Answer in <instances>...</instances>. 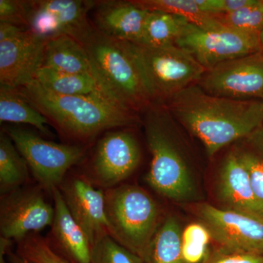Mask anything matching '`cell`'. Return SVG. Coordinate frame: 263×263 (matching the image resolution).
Masks as SVG:
<instances>
[{
  "mask_svg": "<svg viewBox=\"0 0 263 263\" xmlns=\"http://www.w3.org/2000/svg\"><path fill=\"white\" fill-rule=\"evenodd\" d=\"M171 117L198 138L209 157L263 125V101L208 94L197 84L162 104Z\"/></svg>",
  "mask_w": 263,
  "mask_h": 263,
  "instance_id": "cell-1",
  "label": "cell"
},
{
  "mask_svg": "<svg viewBox=\"0 0 263 263\" xmlns=\"http://www.w3.org/2000/svg\"><path fill=\"white\" fill-rule=\"evenodd\" d=\"M16 89L62 136L76 143H90L102 133L139 122L137 114L107 97L58 95L35 80Z\"/></svg>",
  "mask_w": 263,
  "mask_h": 263,
  "instance_id": "cell-2",
  "label": "cell"
},
{
  "mask_svg": "<svg viewBox=\"0 0 263 263\" xmlns=\"http://www.w3.org/2000/svg\"><path fill=\"white\" fill-rule=\"evenodd\" d=\"M82 43L102 87L123 108L138 114L154 102L147 89L136 45L93 29Z\"/></svg>",
  "mask_w": 263,
  "mask_h": 263,
  "instance_id": "cell-3",
  "label": "cell"
},
{
  "mask_svg": "<svg viewBox=\"0 0 263 263\" xmlns=\"http://www.w3.org/2000/svg\"><path fill=\"white\" fill-rule=\"evenodd\" d=\"M171 118L162 104L155 103L147 109L144 126L152 162L146 180L162 196L174 201H186L195 195V186L175 140Z\"/></svg>",
  "mask_w": 263,
  "mask_h": 263,
  "instance_id": "cell-4",
  "label": "cell"
},
{
  "mask_svg": "<svg viewBox=\"0 0 263 263\" xmlns=\"http://www.w3.org/2000/svg\"><path fill=\"white\" fill-rule=\"evenodd\" d=\"M104 193L108 235L148 263L162 221L158 204L136 185L121 184Z\"/></svg>",
  "mask_w": 263,
  "mask_h": 263,
  "instance_id": "cell-5",
  "label": "cell"
},
{
  "mask_svg": "<svg viewBox=\"0 0 263 263\" xmlns=\"http://www.w3.org/2000/svg\"><path fill=\"white\" fill-rule=\"evenodd\" d=\"M147 89L154 103L164 104L182 90L198 84L205 70L176 45L149 48L136 45Z\"/></svg>",
  "mask_w": 263,
  "mask_h": 263,
  "instance_id": "cell-6",
  "label": "cell"
},
{
  "mask_svg": "<svg viewBox=\"0 0 263 263\" xmlns=\"http://www.w3.org/2000/svg\"><path fill=\"white\" fill-rule=\"evenodd\" d=\"M9 136L28 164L38 185L51 193L63 182L69 170L82 160L84 147L45 139L37 133L18 127H6Z\"/></svg>",
  "mask_w": 263,
  "mask_h": 263,
  "instance_id": "cell-7",
  "label": "cell"
},
{
  "mask_svg": "<svg viewBox=\"0 0 263 263\" xmlns=\"http://www.w3.org/2000/svg\"><path fill=\"white\" fill-rule=\"evenodd\" d=\"M176 45L188 51L206 70L262 51L260 34L240 32L220 22L212 28H200L189 23Z\"/></svg>",
  "mask_w": 263,
  "mask_h": 263,
  "instance_id": "cell-8",
  "label": "cell"
},
{
  "mask_svg": "<svg viewBox=\"0 0 263 263\" xmlns=\"http://www.w3.org/2000/svg\"><path fill=\"white\" fill-rule=\"evenodd\" d=\"M96 3L92 0L25 1L27 28L44 41L69 36L81 43L94 29L89 14Z\"/></svg>",
  "mask_w": 263,
  "mask_h": 263,
  "instance_id": "cell-9",
  "label": "cell"
},
{
  "mask_svg": "<svg viewBox=\"0 0 263 263\" xmlns=\"http://www.w3.org/2000/svg\"><path fill=\"white\" fill-rule=\"evenodd\" d=\"M141 160V146L127 128L106 132L95 146L86 177L103 190L116 187L136 171Z\"/></svg>",
  "mask_w": 263,
  "mask_h": 263,
  "instance_id": "cell-10",
  "label": "cell"
},
{
  "mask_svg": "<svg viewBox=\"0 0 263 263\" xmlns=\"http://www.w3.org/2000/svg\"><path fill=\"white\" fill-rule=\"evenodd\" d=\"M41 186H22L1 195V238L20 242L26 237L51 226L54 207Z\"/></svg>",
  "mask_w": 263,
  "mask_h": 263,
  "instance_id": "cell-11",
  "label": "cell"
},
{
  "mask_svg": "<svg viewBox=\"0 0 263 263\" xmlns=\"http://www.w3.org/2000/svg\"><path fill=\"white\" fill-rule=\"evenodd\" d=\"M187 209L209 228L218 246L263 254V220L209 203L191 204Z\"/></svg>",
  "mask_w": 263,
  "mask_h": 263,
  "instance_id": "cell-12",
  "label": "cell"
},
{
  "mask_svg": "<svg viewBox=\"0 0 263 263\" xmlns=\"http://www.w3.org/2000/svg\"><path fill=\"white\" fill-rule=\"evenodd\" d=\"M208 94L238 100L263 98V51L238 57L206 70L197 84Z\"/></svg>",
  "mask_w": 263,
  "mask_h": 263,
  "instance_id": "cell-13",
  "label": "cell"
},
{
  "mask_svg": "<svg viewBox=\"0 0 263 263\" xmlns=\"http://www.w3.org/2000/svg\"><path fill=\"white\" fill-rule=\"evenodd\" d=\"M59 189L69 212L84 230L91 247L108 235L103 190L95 187L85 176L65 179Z\"/></svg>",
  "mask_w": 263,
  "mask_h": 263,
  "instance_id": "cell-14",
  "label": "cell"
},
{
  "mask_svg": "<svg viewBox=\"0 0 263 263\" xmlns=\"http://www.w3.org/2000/svg\"><path fill=\"white\" fill-rule=\"evenodd\" d=\"M46 43L27 29L0 41V84L19 88L34 80L43 67Z\"/></svg>",
  "mask_w": 263,
  "mask_h": 263,
  "instance_id": "cell-15",
  "label": "cell"
},
{
  "mask_svg": "<svg viewBox=\"0 0 263 263\" xmlns=\"http://www.w3.org/2000/svg\"><path fill=\"white\" fill-rule=\"evenodd\" d=\"M93 27L103 35L139 46L148 11L130 1H97L92 10Z\"/></svg>",
  "mask_w": 263,
  "mask_h": 263,
  "instance_id": "cell-16",
  "label": "cell"
},
{
  "mask_svg": "<svg viewBox=\"0 0 263 263\" xmlns=\"http://www.w3.org/2000/svg\"><path fill=\"white\" fill-rule=\"evenodd\" d=\"M218 195L226 209L263 220V200L257 195L247 170L234 151H230L218 179Z\"/></svg>",
  "mask_w": 263,
  "mask_h": 263,
  "instance_id": "cell-17",
  "label": "cell"
},
{
  "mask_svg": "<svg viewBox=\"0 0 263 263\" xmlns=\"http://www.w3.org/2000/svg\"><path fill=\"white\" fill-rule=\"evenodd\" d=\"M54 207L51 237L64 254L74 263H91V245L84 230L73 219L60 192L51 193Z\"/></svg>",
  "mask_w": 263,
  "mask_h": 263,
  "instance_id": "cell-18",
  "label": "cell"
},
{
  "mask_svg": "<svg viewBox=\"0 0 263 263\" xmlns=\"http://www.w3.org/2000/svg\"><path fill=\"white\" fill-rule=\"evenodd\" d=\"M43 67L65 73L89 75L96 78L84 46L69 36H60L46 41Z\"/></svg>",
  "mask_w": 263,
  "mask_h": 263,
  "instance_id": "cell-19",
  "label": "cell"
},
{
  "mask_svg": "<svg viewBox=\"0 0 263 263\" xmlns=\"http://www.w3.org/2000/svg\"><path fill=\"white\" fill-rule=\"evenodd\" d=\"M0 122L29 124L43 136L51 138L49 121L16 88L0 86Z\"/></svg>",
  "mask_w": 263,
  "mask_h": 263,
  "instance_id": "cell-20",
  "label": "cell"
},
{
  "mask_svg": "<svg viewBox=\"0 0 263 263\" xmlns=\"http://www.w3.org/2000/svg\"><path fill=\"white\" fill-rule=\"evenodd\" d=\"M34 80L45 89L56 94L107 97L114 100L94 76L65 73L42 67L38 70Z\"/></svg>",
  "mask_w": 263,
  "mask_h": 263,
  "instance_id": "cell-21",
  "label": "cell"
},
{
  "mask_svg": "<svg viewBox=\"0 0 263 263\" xmlns=\"http://www.w3.org/2000/svg\"><path fill=\"white\" fill-rule=\"evenodd\" d=\"M28 164L3 129L0 133V193L22 187L29 178Z\"/></svg>",
  "mask_w": 263,
  "mask_h": 263,
  "instance_id": "cell-22",
  "label": "cell"
},
{
  "mask_svg": "<svg viewBox=\"0 0 263 263\" xmlns=\"http://www.w3.org/2000/svg\"><path fill=\"white\" fill-rule=\"evenodd\" d=\"M189 23L186 19L178 15L148 11L139 46L157 48L176 45Z\"/></svg>",
  "mask_w": 263,
  "mask_h": 263,
  "instance_id": "cell-23",
  "label": "cell"
},
{
  "mask_svg": "<svg viewBox=\"0 0 263 263\" xmlns=\"http://www.w3.org/2000/svg\"><path fill=\"white\" fill-rule=\"evenodd\" d=\"M182 230L177 218H164L152 242L148 263H185L181 252Z\"/></svg>",
  "mask_w": 263,
  "mask_h": 263,
  "instance_id": "cell-24",
  "label": "cell"
},
{
  "mask_svg": "<svg viewBox=\"0 0 263 263\" xmlns=\"http://www.w3.org/2000/svg\"><path fill=\"white\" fill-rule=\"evenodd\" d=\"M132 3L147 11H159L178 15L200 28H212L219 22L214 15L202 11L197 0H131Z\"/></svg>",
  "mask_w": 263,
  "mask_h": 263,
  "instance_id": "cell-25",
  "label": "cell"
},
{
  "mask_svg": "<svg viewBox=\"0 0 263 263\" xmlns=\"http://www.w3.org/2000/svg\"><path fill=\"white\" fill-rule=\"evenodd\" d=\"M238 141L233 150L247 170L256 193L263 200V125Z\"/></svg>",
  "mask_w": 263,
  "mask_h": 263,
  "instance_id": "cell-26",
  "label": "cell"
},
{
  "mask_svg": "<svg viewBox=\"0 0 263 263\" xmlns=\"http://www.w3.org/2000/svg\"><path fill=\"white\" fill-rule=\"evenodd\" d=\"M213 240L209 228L202 222L191 223L182 230L181 252L185 263H202Z\"/></svg>",
  "mask_w": 263,
  "mask_h": 263,
  "instance_id": "cell-27",
  "label": "cell"
},
{
  "mask_svg": "<svg viewBox=\"0 0 263 263\" xmlns=\"http://www.w3.org/2000/svg\"><path fill=\"white\" fill-rule=\"evenodd\" d=\"M214 16L218 22L230 28L260 34L263 30V0H254L252 4L233 13Z\"/></svg>",
  "mask_w": 263,
  "mask_h": 263,
  "instance_id": "cell-28",
  "label": "cell"
},
{
  "mask_svg": "<svg viewBox=\"0 0 263 263\" xmlns=\"http://www.w3.org/2000/svg\"><path fill=\"white\" fill-rule=\"evenodd\" d=\"M91 263L146 262L107 235L91 247Z\"/></svg>",
  "mask_w": 263,
  "mask_h": 263,
  "instance_id": "cell-29",
  "label": "cell"
},
{
  "mask_svg": "<svg viewBox=\"0 0 263 263\" xmlns=\"http://www.w3.org/2000/svg\"><path fill=\"white\" fill-rule=\"evenodd\" d=\"M17 253L34 263H70L57 254L49 242L38 233H33L18 242Z\"/></svg>",
  "mask_w": 263,
  "mask_h": 263,
  "instance_id": "cell-30",
  "label": "cell"
},
{
  "mask_svg": "<svg viewBox=\"0 0 263 263\" xmlns=\"http://www.w3.org/2000/svg\"><path fill=\"white\" fill-rule=\"evenodd\" d=\"M202 263H263V254L217 245L210 249Z\"/></svg>",
  "mask_w": 263,
  "mask_h": 263,
  "instance_id": "cell-31",
  "label": "cell"
},
{
  "mask_svg": "<svg viewBox=\"0 0 263 263\" xmlns=\"http://www.w3.org/2000/svg\"><path fill=\"white\" fill-rule=\"evenodd\" d=\"M0 22L14 24L27 28L25 1L0 0Z\"/></svg>",
  "mask_w": 263,
  "mask_h": 263,
  "instance_id": "cell-32",
  "label": "cell"
},
{
  "mask_svg": "<svg viewBox=\"0 0 263 263\" xmlns=\"http://www.w3.org/2000/svg\"><path fill=\"white\" fill-rule=\"evenodd\" d=\"M25 29L14 24L0 22V41L13 37Z\"/></svg>",
  "mask_w": 263,
  "mask_h": 263,
  "instance_id": "cell-33",
  "label": "cell"
},
{
  "mask_svg": "<svg viewBox=\"0 0 263 263\" xmlns=\"http://www.w3.org/2000/svg\"><path fill=\"white\" fill-rule=\"evenodd\" d=\"M7 255L8 256V259L10 263H34L24 258L22 256L19 255L18 253H13V252L8 251Z\"/></svg>",
  "mask_w": 263,
  "mask_h": 263,
  "instance_id": "cell-34",
  "label": "cell"
},
{
  "mask_svg": "<svg viewBox=\"0 0 263 263\" xmlns=\"http://www.w3.org/2000/svg\"><path fill=\"white\" fill-rule=\"evenodd\" d=\"M260 43L261 48H262V51H263V30L260 32Z\"/></svg>",
  "mask_w": 263,
  "mask_h": 263,
  "instance_id": "cell-35",
  "label": "cell"
},
{
  "mask_svg": "<svg viewBox=\"0 0 263 263\" xmlns=\"http://www.w3.org/2000/svg\"><path fill=\"white\" fill-rule=\"evenodd\" d=\"M0 263H7L4 255H0Z\"/></svg>",
  "mask_w": 263,
  "mask_h": 263,
  "instance_id": "cell-36",
  "label": "cell"
}]
</instances>
